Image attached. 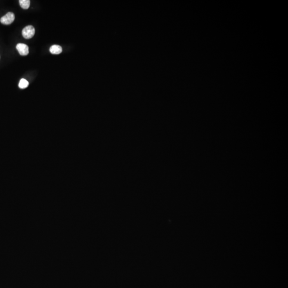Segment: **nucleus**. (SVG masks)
<instances>
[{
  "label": "nucleus",
  "mask_w": 288,
  "mask_h": 288,
  "mask_svg": "<svg viewBox=\"0 0 288 288\" xmlns=\"http://www.w3.org/2000/svg\"><path fill=\"white\" fill-rule=\"evenodd\" d=\"M35 32L34 27L32 25H28L22 29V35L26 39H30L34 36Z\"/></svg>",
  "instance_id": "obj_1"
},
{
  "label": "nucleus",
  "mask_w": 288,
  "mask_h": 288,
  "mask_svg": "<svg viewBox=\"0 0 288 288\" xmlns=\"http://www.w3.org/2000/svg\"><path fill=\"white\" fill-rule=\"evenodd\" d=\"M15 18L14 13L11 12L7 13L6 15L3 16L1 19L0 22L4 25H10L12 24Z\"/></svg>",
  "instance_id": "obj_2"
},
{
  "label": "nucleus",
  "mask_w": 288,
  "mask_h": 288,
  "mask_svg": "<svg viewBox=\"0 0 288 288\" xmlns=\"http://www.w3.org/2000/svg\"><path fill=\"white\" fill-rule=\"evenodd\" d=\"M17 50L22 56H26L29 53L28 47L25 44L19 43L16 46Z\"/></svg>",
  "instance_id": "obj_3"
},
{
  "label": "nucleus",
  "mask_w": 288,
  "mask_h": 288,
  "mask_svg": "<svg viewBox=\"0 0 288 288\" xmlns=\"http://www.w3.org/2000/svg\"><path fill=\"white\" fill-rule=\"evenodd\" d=\"M50 51L52 54L58 55L62 53V48L58 45H53L50 47Z\"/></svg>",
  "instance_id": "obj_4"
},
{
  "label": "nucleus",
  "mask_w": 288,
  "mask_h": 288,
  "mask_svg": "<svg viewBox=\"0 0 288 288\" xmlns=\"http://www.w3.org/2000/svg\"><path fill=\"white\" fill-rule=\"evenodd\" d=\"M19 2L20 6L24 9H28L30 6L29 0H20Z\"/></svg>",
  "instance_id": "obj_5"
},
{
  "label": "nucleus",
  "mask_w": 288,
  "mask_h": 288,
  "mask_svg": "<svg viewBox=\"0 0 288 288\" xmlns=\"http://www.w3.org/2000/svg\"><path fill=\"white\" fill-rule=\"evenodd\" d=\"M29 83L28 81L24 78H22L19 83V87L21 89H25L28 87Z\"/></svg>",
  "instance_id": "obj_6"
}]
</instances>
